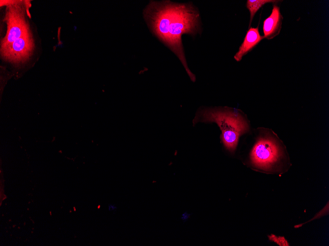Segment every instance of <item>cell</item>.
<instances>
[{"mask_svg":"<svg viewBox=\"0 0 329 246\" xmlns=\"http://www.w3.org/2000/svg\"><path fill=\"white\" fill-rule=\"evenodd\" d=\"M152 33L179 58L191 80L195 76L190 70L182 41L184 34L195 36L201 31L200 18L191 3L170 0L150 1L143 12Z\"/></svg>","mask_w":329,"mask_h":246,"instance_id":"cell-1","label":"cell"},{"mask_svg":"<svg viewBox=\"0 0 329 246\" xmlns=\"http://www.w3.org/2000/svg\"><path fill=\"white\" fill-rule=\"evenodd\" d=\"M259 136L250 155L253 166L266 173H283L290 164L286 146L270 129L259 128Z\"/></svg>","mask_w":329,"mask_h":246,"instance_id":"cell-2","label":"cell"},{"mask_svg":"<svg viewBox=\"0 0 329 246\" xmlns=\"http://www.w3.org/2000/svg\"><path fill=\"white\" fill-rule=\"evenodd\" d=\"M202 116L203 121L218 124L224 144L231 152L235 150L239 137L249 130V122L239 109L229 107L207 109Z\"/></svg>","mask_w":329,"mask_h":246,"instance_id":"cell-3","label":"cell"},{"mask_svg":"<svg viewBox=\"0 0 329 246\" xmlns=\"http://www.w3.org/2000/svg\"><path fill=\"white\" fill-rule=\"evenodd\" d=\"M21 1H11L7 5L4 21L7 24V28L6 35L1 42V48L7 46L30 31L25 19L24 8Z\"/></svg>","mask_w":329,"mask_h":246,"instance_id":"cell-4","label":"cell"},{"mask_svg":"<svg viewBox=\"0 0 329 246\" xmlns=\"http://www.w3.org/2000/svg\"><path fill=\"white\" fill-rule=\"evenodd\" d=\"M34 48L33 40L29 31L7 46L1 48V54L4 59L18 63L27 60Z\"/></svg>","mask_w":329,"mask_h":246,"instance_id":"cell-5","label":"cell"},{"mask_svg":"<svg viewBox=\"0 0 329 246\" xmlns=\"http://www.w3.org/2000/svg\"><path fill=\"white\" fill-rule=\"evenodd\" d=\"M278 3L272 4V9L270 15L263 22V36L264 38L268 40L272 39L278 35L282 28L283 17Z\"/></svg>","mask_w":329,"mask_h":246,"instance_id":"cell-6","label":"cell"},{"mask_svg":"<svg viewBox=\"0 0 329 246\" xmlns=\"http://www.w3.org/2000/svg\"><path fill=\"white\" fill-rule=\"evenodd\" d=\"M263 38V36L260 34L259 25L256 27H251L247 31L238 51L234 55V59L237 62L240 61L243 57L250 52Z\"/></svg>","mask_w":329,"mask_h":246,"instance_id":"cell-7","label":"cell"},{"mask_svg":"<svg viewBox=\"0 0 329 246\" xmlns=\"http://www.w3.org/2000/svg\"><path fill=\"white\" fill-rule=\"evenodd\" d=\"M282 1V0H248L246 1V6L250 12V21L249 24V28L251 27V25L254 17V16L258 12L265 4L269 3H277Z\"/></svg>","mask_w":329,"mask_h":246,"instance_id":"cell-8","label":"cell"},{"mask_svg":"<svg viewBox=\"0 0 329 246\" xmlns=\"http://www.w3.org/2000/svg\"><path fill=\"white\" fill-rule=\"evenodd\" d=\"M269 239L276 242L279 246H289L287 241L283 237H276L271 235V236L269 237Z\"/></svg>","mask_w":329,"mask_h":246,"instance_id":"cell-9","label":"cell"},{"mask_svg":"<svg viewBox=\"0 0 329 246\" xmlns=\"http://www.w3.org/2000/svg\"><path fill=\"white\" fill-rule=\"evenodd\" d=\"M109 211H115L117 209V207L114 204H109L108 206Z\"/></svg>","mask_w":329,"mask_h":246,"instance_id":"cell-10","label":"cell"}]
</instances>
